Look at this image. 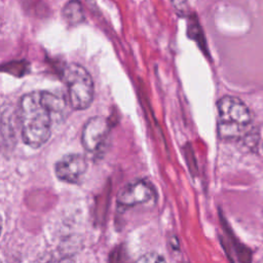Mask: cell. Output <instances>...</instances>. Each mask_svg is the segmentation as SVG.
Here are the masks:
<instances>
[{"mask_svg":"<svg viewBox=\"0 0 263 263\" xmlns=\"http://www.w3.org/2000/svg\"><path fill=\"white\" fill-rule=\"evenodd\" d=\"M65 104L49 91H33L22 97L18 104V119L22 138L31 148H39L51 134L52 115L60 113Z\"/></svg>","mask_w":263,"mask_h":263,"instance_id":"obj_1","label":"cell"},{"mask_svg":"<svg viewBox=\"0 0 263 263\" xmlns=\"http://www.w3.org/2000/svg\"><path fill=\"white\" fill-rule=\"evenodd\" d=\"M218 133L222 139L241 138L252 124V113L238 98L225 96L217 103Z\"/></svg>","mask_w":263,"mask_h":263,"instance_id":"obj_2","label":"cell"},{"mask_svg":"<svg viewBox=\"0 0 263 263\" xmlns=\"http://www.w3.org/2000/svg\"><path fill=\"white\" fill-rule=\"evenodd\" d=\"M63 79L67 86L68 99L75 110H84L93 100L95 86L88 71L76 63L68 64L63 72Z\"/></svg>","mask_w":263,"mask_h":263,"instance_id":"obj_3","label":"cell"},{"mask_svg":"<svg viewBox=\"0 0 263 263\" xmlns=\"http://www.w3.org/2000/svg\"><path fill=\"white\" fill-rule=\"evenodd\" d=\"M117 204L122 209H128L140 204L155 202L156 190L147 179H137L121 188L117 194Z\"/></svg>","mask_w":263,"mask_h":263,"instance_id":"obj_4","label":"cell"},{"mask_svg":"<svg viewBox=\"0 0 263 263\" xmlns=\"http://www.w3.org/2000/svg\"><path fill=\"white\" fill-rule=\"evenodd\" d=\"M108 135V120L102 116H93L82 127L81 143L86 151L96 153L103 147Z\"/></svg>","mask_w":263,"mask_h":263,"instance_id":"obj_5","label":"cell"},{"mask_svg":"<svg viewBox=\"0 0 263 263\" xmlns=\"http://www.w3.org/2000/svg\"><path fill=\"white\" fill-rule=\"evenodd\" d=\"M86 170V159L80 154H68L62 157L54 165V173L58 179L70 184L79 183Z\"/></svg>","mask_w":263,"mask_h":263,"instance_id":"obj_6","label":"cell"},{"mask_svg":"<svg viewBox=\"0 0 263 263\" xmlns=\"http://www.w3.org/2000/svg\"><path fill=\"white\" fill-rule=\"evenodd\" d=\"M63 18L69 25H78L84 21L83 8L79 0H70L68 1L62 9Z\"/></svg>","mask_w":263,"mask_h":263,"instance_id":"obj_7","label":"cell"},{"mask_svg":"<svg viewBox=\"0 0 263 263\" xmlns=\"http://www.w3.org/2000/svg\"><path fill=\"white\" fill-rule=\"evenodd\" d=\"M135 263H166L165 259L156 252H149L142 255Z\"/></svg>","mask_w":263,"mask_h":263,"instance_id":"obj_8","label":"cell"}]
</instances>
